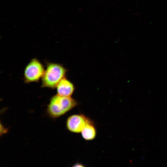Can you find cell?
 Masks as SVG:
<instances>
[{
	"label": "cell",
	"mask_w": 167,
	"mask_h": 167,
	"mask_svg": "<svg viewBox=\"0 0 167 167\" xmlns=\"http://www.w3.org/2000/svg\"><path fill=\"white\" fill-rule=\"evenodd\" d=\"M77 105L76 101L71 96H64L57 94L50 99L47 112L52 118L59 117L69 111Z\"/></svg>",
	"instance_id": "obj_1"
},
{
	"label": "cell",
	"mask_w": 167,
	"mask_h": 167,
	"mask_svg": "<svg viewBox=\"0 0 167 167\" xmlns=\"http://www.w3.org/2000/svg\"><path fill=\"white\" fill-rule=\"evenodd\" d=\"M67 70L62 65L46 62V68L41 78V87L56 88L58 83L65 77Z\"/></svg>",
	"instance_id": "obj_2"
},
{
	"label": "cell",
	"mask_w": 167,
	"mask_h": 167,
	"mask_svg": "<svg viewBox=\"0 0 167 167\" xmlns=\"http://www.w3.org/2000/svg\"><path fill=\"white\" fill-rule=\"evenodd\" d=\"M43 65L37 58L32 59L25 67L24 79L25 84L38 82L42 78L45 71Z\"/></svg>",
	"instance_id": "obj_3"
},
{
	"label": "cell",
	"mask_w": 167,
	"mask_h": 167,
	"mask_svg": "<svg viewBox=\"0 0 167 167\" xmlns=\"http://www.w3.org/2000/svg\"><path fill=\"white\" fill-rule=\"evenodd\" d=\"M91 121L86 117L81 114H75L70 116L67 119L66 126L70 131L79 133L81 132L84 127Z\"/></svg>",
	"instance_id": "obj_4"
},
{
	"label": "cell",
	"mask_w": 167,
	"mask_h": 167,
	"mask_svg": "<svg viewBox=\"0 0 167 167\" xmlns=\"http://www.w3.org/2000/svg\"><path fill=\"white\" fill-rule=\"evenodd\" d=\"M56 88L57 94L64 96H71L75 90L73 84L65 77L60 81Z\"/></svg>",
	"instance_id": "obj_5"
},
{
	"label": "cell",
	"mask_w": 167,
	"mask_h": 167,
	"mask_svg": "<svg viewBox=\"0 0 167 167\" xmlns=\"http://www.w3.org/2000/svg\"><path fill=\"white\" fill-rule=\"evenodd\" d=\"M82 137L86 140L94 139L96 135V131L92 123L88 124L81 132Z\"/></svg>",
	"instance_id": "obj_6"
}]
</instances>
